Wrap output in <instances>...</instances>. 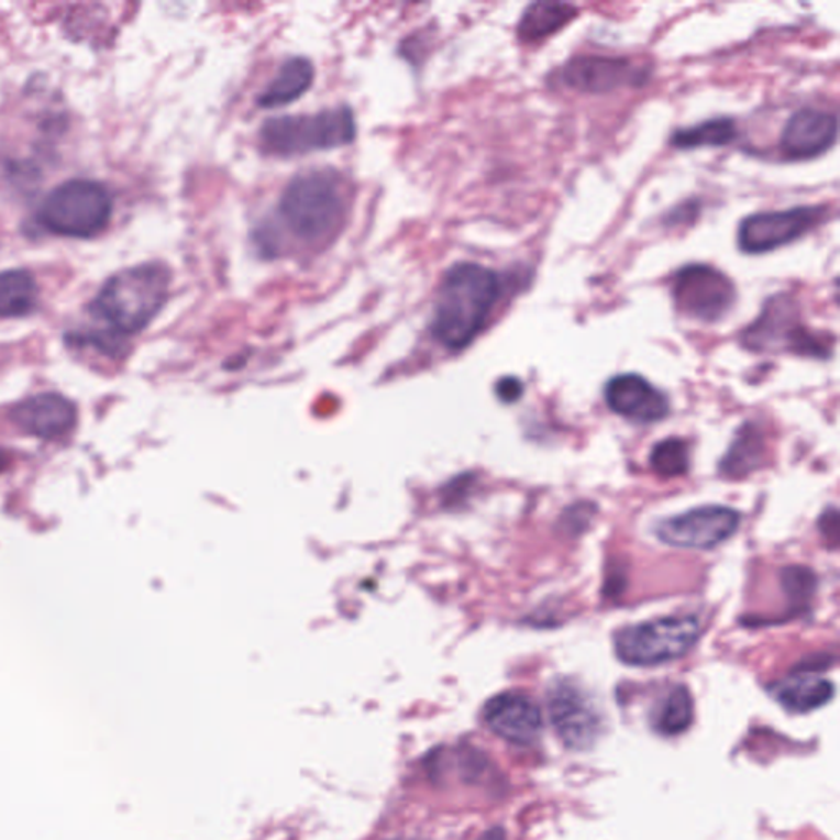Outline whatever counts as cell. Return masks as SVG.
<instances>
[{
    "label": "cell",
    "instance_id": "obj_11",
    "mask_svg": "<svg viewBox=\"0 0 840 840\" xmlns=\"http://www.w3.org/2000/svg\"><path fill=\"white\" fill-rule=\"evenodd\" d=\"M649 75L646 68L629 58L579 55L563 66L560 81L583 95H605L621 88H639Z\"/></svg>",
    "mask_w": 840,
    "mask_h": 840
},
{
    "label": "cell",
    "instance_id": "obj_16",
    "mask_svg": "<svg viewBox=\"0 0 840 840\" xmlns=\"http://www.w3.org/2000/svg\"><path fill=\"white\" fill-rule=\"evenodd\" d=\"M606 402L616 415L637 423H652L668 416V398L639 375L615 376L606 386Z\"/></svg>",
    "mask_w": 840,
    "mask_h": 840
},
{
    "label": "cell",
    "instance_id": "obj_9",
    "mask_svg": "<svg viewBox=\"0 0 840 840\" xmlns=\"http://www.w3.org/2000/svg\"><path fill=\"white\" fill-rule=\"evenodd\" d=\"M829 215L826 206H799L773 212H756L740 222L737 243L740 252L762 255L782 248L815 230Z\"/></svg>",
    "mask_w": 840,
    "mask_h": 840
},
{
    "label": "cell",
    "instance_id": "obj_4",
    "mask_svg": "<svg viewBox=\"0 0 840 840\" xmlns=\"http://www.w3.org/2000/svg\"><path fill=\"white\" fill-rule=\"evenodd\" d=\"M355 136L353 110L339 106L316 113L272 117L259 129V145L269 155L298 156L349 145Z\"/></svg>",
    "mask_w": 840,
    "mask_h": 840
},
{
    "label": "cell",
    "instance_id": "obj_20",
    "mask_svg": "<svg viewBox=\"0 0 840 840\" xmlns=\"http://www.w3.org/2000/svg\"><path fill=\"white\" fill-rule=\"evenodd\" d=\"M38 285L26 269L0 272V317H23L38 308Z\"/></svg>",
    "mask_w": 840,
    "mask_h": 840
},
{
    "label": "cell",
    "instance_id": "obj_26",
    "mask_svg": "<svg viewBox=\"0 0 840 840\" xmlns=\"http://www.w3.org/2000/svg\"><path fill=\"white\" fill-rule=\"evenodd\" d=\"M478 840H506V835L502 829L495 828L491 831L485 832Z\"/></svg>",
    "mask_w": 840,
    "mask_h": 840
},
{
    "label": "cell",
    "instance_id": "obj_22",
    "mask_svg": "<svg viewBox=\"0 0 840 840\" xmlns=\"http://www.w3.org/2000/svg\"><path fill=\"white\" fill-rule=\"evenodd\" d=\"M739 136L734 119L729 117H718V119L706 120L688 129H679L673 133L670 143L673 148L695 150L705 148V146H726L734 142Z\"/></svg>",
    "mask_w": 840,
    "mask_h": 840
},
{
    "label": "cell",
    "instance_id": "obj_12",
    "mask_svg": "<svg viewBox=\"0 0 840 840\" xmlns=\"http://www.w3.org/2000/svg\"><path fill=\"white\" fill-rule=\"evenodd\" d=\"M739 524L740 516L734 509L706 506L665 519L656 526V535L668 545L708 550L731 539Z\"/></svg>",
    "mask_w": 840,
    "mask_h": 840
},
{
    "label": "cell",
    "instance_id": "obj_3",
    "mask_svg": "<svg viewBox=\"0 0 840 840\" xmlns=\"http://www.w3.org/2000/svg\"><path fill=\"white\" fill-rule=\"evenodd\" d=\"M172 272L152 262L122 269L110 276L92 305V312L109 323L115 335H135L150 325L165 308Z\"/></svg>",
    "mask_w": 840,
    "mask_h": 840
},
{
    "label": "cell",
    "instance_id": "obj_17",
    "mask_svg": "<svg viewBox=\"0 0 840 840\" xmlns=\"http://www.w3.org/2000/svg\"><path fill=\"white\" fill-rule=\"evenodd\" d=\"M772 695L788 711L809 712L831 701L835 685L829 679L811 673H796L775 683Z\"/></svg>",
    "mask_w": 840,
    "mask_h": 840
},
{
    "label": "cell",
    "instance_id": "obj_6",
    "mask_svg": "<svg viewBox=\"0 0 840 840\" xmlns=\"http://www.w3.org/2000/svg\"><path fill=\"white\" fill-rule=\"evenodd\" d=\"M699 635L701 626L695 616H672L619 630L616 653L628 665H662L685 656Z\"/></svg>",
    "mask_w": 840,
    "mask_h": 840
},
{
    "label": "cell",
    "instance_id": "obj_19",
    "mask_svg": "<svg viewBox=\"0 0 840 840\" xmlns=\"http://www.w3.org/2000/svg\"><path fill=\"white\" fill-rule=\"evenodd\" d=\"M578 15V7L566 2L539 0L530 3L519 22V38L522 42H537L568 25Z\"/></svg>",
    "mask_w": 840,
    "mask_h": 840
},
{
    "label": "cell",
    "instance_id": "obj_5",
    "mask_svg": "<svg viewBox=\"0 0 840 840\" xmlns=\"http://www.w3.org/2000/svg\"><path fill=\"white\" fill-rule=\"evenodd\" d=\"M112 209V198L101 183L71 179L46 196L38 220L55 235L92 239L106 229Z\"/></svg>",
    "mask_w": 840,
    "mask_h": 840
},
{
    "label": "cell",
    "instance_id": "obj_10",
    "mask_svg": "<svg viewBox=\"0 0 840 840\" xmlns=\"http://www.w3.org/2000/svg\"><path fill=\"white\" fill-rule=\"evenodd\" d=\"M553 728L568 749L592 747L601 734L603 719L592 698L576 683L560 679L549 692Z\"/></svg>",
    "mask_w": 840,
    "mask_h": 840
},
{
    "label": "cell",
    "instance_id": "obj_1",
    "mask_svg": "<svg viewBox=\"0 0 840 840\" xmlns=\"http://www.w3.org/2000/svg\"><path fill=\"white\" fill-rule=\"evenodd\" d=\"M505 288L502 276L488 266L472 262L450 266L433 305L430 322L433 339L455 352L472 345L488 323Z\"/></svg>",
    "mask_w": 840,
    "mask_h": 840
},
{
    "label": "cell",
    "instance_id": "obj_15",
    "mask_svg": "<svg viewBox=\"0 0 840 840\" xmlns=\"http://www.w3.org/2000/svg\"><path fill=\"white\" fill-rule=\"evenodd\" d=\"M10 419L29 435L55 440L71 432L78 420L73 401L58 393H42L13 406Z\"/></svg>",
    "mask_w": 840,
    "mask_h": 840
},
{
    "label": "cell",
    "instance_id": "obj_2",
    "mask_svg": "<svg viewBox=\"0 0 840 840\" xmlns=\"http://www.w3.org/2000/svg\"><path fill=\"white\" fill-rule=\"evenodd\" d=\"M349 212V195L335 169L299 173L283 191L278 215L286 230L309 245L336 235Z\"/></svg>",
    "mask_w": 840,
    "mask_h": 840
},
{
    "label": "cell",
    "instance_id": "obj_8",
    "mask_svg": "<svg viewBox=\"0 0 840 840\" xmlns=\"http://www.w3.org/2000/svg\"><path fill=\"white\" fill-rule=\"evenodd\" d=\"M673 298L682 314L701 322H718L734 308V283L711 265L683 266L673 278Z\"/></svg>",
    "mask_w": 840,
    "mask_h": 840
},
{
    "label": "cell",
    "instance_id": "obj_23",
    "mask_svg": "<svg viewBox=\"0 0 840 840\" xmlns=\"http://www.w3.org/2000/svg\"><path fill=\"white\" fill-rule=\"evenodd\" d=\"M762 453V439L755 433L753 427L740 430L737 440L732 443L721 469L728 476H743L755 468Z\"/></svg>",
    "mask_w": 840,
    "mask_h": 840
},
{
    "label": "cell",
    "instance_id": "obj_25",
    "mask_svg": "<svg viewBox=\"0 0 840 840\" xmlns=\"http://www.w3.org/2000/svg\"><path fill=\"white\" fill-rule=\"evenodd\" d=\"M496 391H498V396L502 401L515 402L521 398L522 393H524V386H522V383L519 382L518 378H502L501 382L498 383V389H496Z\"/></svg>",
    "mask_w": 840,
    "mask_h": 840
},
{
    "label": "cell",
    "instance_id": "obj_21",
    "mask_svg": "<svg viewBox=\"0 0 840 840\" xmlns=\"http://www.w3.org/2000/svg\"><path fill=\"white\" fill-rule=\"evenodd\" d=\"M695 718L693 698L685 686H675L666 693L652 715V726L659 734H683Z\"/></svg>",
    "mask_w": 840,
    "mask_h": 840
},
{
    "label": "cell",
    "instance_id": "obj_14",
    "mask_svg": "<svg viewBox=\"0 0 840 840\" xmlns=\"http://www.w3.org/2000/svg\"><path fill=\"white\" fill-rule=\"evenodd\" d=\"M488 728L501 739L516 745H530L542 734L543 721L539 706L524 693L508 692L489 699L485 706Z\"/></svg>",
    "mask_w": 840,
    "mask_h": 840
},
{
    "label": "cell",
    "instance_id": "obj_18",
    "mask_svg": "<svg viewBox=\"0 0 840 840\" xmlns=\"http://www.w3.org/2000/svg\"><path fill=\"white\" fill-rule=\"evenodd\" d=\"M314 76L316 69L311 59L306 56H291L279 66L275 78L263 89L256 102L265 109L289 104L311 88Z\"/></svg>",
    "mask_w": 840,
    "mask_h": 840
},
{
    "label": "cell",
    "instance_id": "obj_7",
    "mask_svg": "<svg viewBox=\"0 0 840 840\" xmlns=\"http://www.w3.org/2000/svg\"><path fill=\"white\" fill-rule=\"evenodd\" d=\"M742 342L752 350H792L813 356L826 355V346L803 322L798 301L786 295L772 296L762 312L742 333Z\"/></svg>",
    "mask_w": 840,
    "mask_h": 840
},
{
    "label": "cell",
    "instance_id": "obj_13",
    "mask_svg": "<svg viewBox=\"0 0 840 840\" xmlns=\"http://www.w3.org/2000/svg\"><path fill=\"white\" fill-rule=\"evenodd\" d=\"M838 129L836 113L803 107L786 120L780 136V150L786 159L816 158L835 145Z\"/></svg>",
    "mask_w": 840,
    "mask_h": 840
},
{
    "label": "cell",
    "instance_id": "obj_24",
    "mask_svg": "<svg viewBox=\"0 0 840 840\" xmlns=\"http://www.w3.org/2000/svg\"><path fill=\"white\" fill-rule=\"evenodd\" d=\"M650 465L665 478L683 475L689 466L688 445L679 439L662 440L650 453Z\"/></svg>",
    "mask_w": 840,
    "mask_h": 840
},
{
    "label": "cell",
    "instance_id": "obj_27",
    "mask_svg": "<svg viewBox=\"0 0 840 840\" xmlns=\"http://www.w3.org/2000/svg\"><path fill=\"white\" fill-rule=\"evenodd\" d=\"M9 463H10L9 452H7V450L0 449V473H2L3 469H5L7 466H9Z\"/></svg>",
    "mask_w": 840,
    "mask_h": 840
}]
</instances>
